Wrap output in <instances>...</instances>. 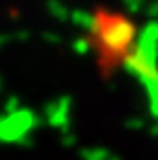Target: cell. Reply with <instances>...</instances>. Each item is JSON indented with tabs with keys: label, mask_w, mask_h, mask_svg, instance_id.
<instances>
[{
	"label": "cell",
	"mask_w": 158,
	"mask_h": 160,
	"mask_svg": "<svg viewBox=\"0 0 158 160\" xmlns=\"http://www.w3.org/2000/svg\"><path fill=\"white\" fill-rule=\"evenodd\" d=\"M147 28L149 24H142L125 8L107 2H96L85 13L79 39L99 79L112 81L127 74Z\"/></svg>",
	"instance_id": "6da1fadb"
}]
</instances>
